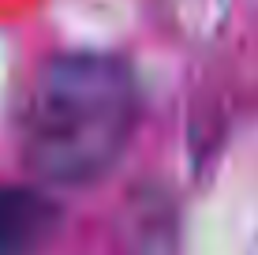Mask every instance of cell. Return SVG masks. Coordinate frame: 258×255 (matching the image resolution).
<instances>
[{
	"label": "cell",
	"instance_id": "cell-1",
	"mask_svg": "<svg viewBox=\"0 0 258 255\" xmlns=\"http://www.w3.org/2000/svg\"><path fill=\"white\" fill-rule=\"evenodd\" d=\"M139 120L135 75L109 53H60L23 113V154L52 184H90L116 165Z\"/></svg>",
	"mask_w": 258,
	"mask_h": 255
},
{
	"label": "cell",
	"instance_id": "cell-2",
	"mask_svg": "<svg viewBox=\"0 0 258 255\" xmlns=\"http://www.w3.org/2000/svg\"><path fill=\"white\" fill-rule=\"evenodd\" d=\"M56 203L23 184H0V255H34L52 236Z\"/></svg>",
	"mask_w": 258,
	"mask_h": 255
}]
</instances>
